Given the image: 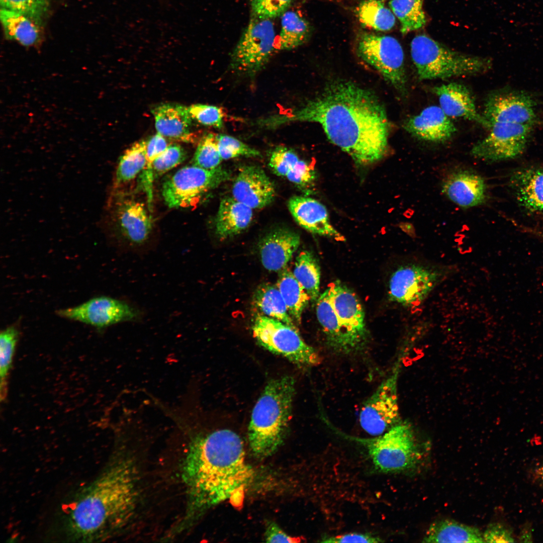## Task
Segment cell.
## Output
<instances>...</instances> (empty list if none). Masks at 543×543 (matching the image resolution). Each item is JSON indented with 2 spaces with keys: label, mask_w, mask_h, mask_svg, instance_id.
Here are the masks:
<instances>
[{
  "label": "cell",
  "mask_w": 543,
  "mask_h": 543,
  "mask_svg": "<svg viewBox=\"0 0 543 543\" xmlns=\"http://www.w3.org/2000/svg\"><path fill=\"white\" fill-rule=\"evenodd\" d=\"M296 122L320 125L330 142L359 164L378 161L387 150L390 124L384 106L373 92L350 80H332L291 113L261 120L265 129Z\"/></svg>",
  "instance_id": "1"
},
{
  "label": "cell",
  "mask_w": 543,
  "mask_h": 543,
  "mask_svg": "<svg viewBox=\"0 0 543 543\" xmlns=\"http://www.w3.org/2000/svg\"><path fill=\"white\" fill-rule=\"evenodd\" d=\"M253 477L241 437L227 429L192 437L182 467L188 496L187 526L204 510L225 501L239 505Z\"/></svg>",
  "instance_id": "2"
},
{
  "label": "cell",
  "mask_w": 543,
  "mask_h": 543,
  "mask_svg": "<svg viewBox=\"0 0 543 543\" xmlns=\"http://www.w3.org/2000/svg\"><path fill=\"white\" fill-rule=\"evenodd\" d=\"M139 473L132 458L120 455L66 507L68 539L93 541L109 537L134 517L140 499Z\"/></svg>",
  "instance_id": "3"
},
{
  "label": "cell",
  "mask_w": 543,
  "mask_h": 543,
  "mask_svg": "<svg viewBox=\"0 0 543 543\" xmlns=\"http://www.w3.org/2000/svg\"><path fill=\"white\" fill-rule=\"evenodd\" d=\"M295 381L290 376L270 380L252 410L248 429V441L254 456L273 454L285 439L292 415Z\"/></svg>",
  "instance_id": "4"
},
{
  "label": "cell",
  "mask_w": 543,
  "mask_h": 543,
  "mask_svg": "<svg viewBox=\"0 0 543 543\" xmlns=\"http://www.w3.org/2000/svg\"><path fill=\"white\" fill-rule=\"evenodd\" d=\"M411 55L421 80L476 75L491 66L486 58L453 51L424 34L412 40Z\"/></svg>",
  "instance_id": "5"
},
{
  "label": "cell",
  "mask_w": 543,
  "mask_h": 543,
  "mask_svg": "<svg viewBox=\"0 0 543 543\" xmlns=\"http://www.w3.org/2000/svg\"><path fill=\"white\" fill-rule=\"evenodd\" d=\"M456 270L454 265L410 261L398 266L391 275L389 299L405 308L418 307Z\"/></svg>",
  "instance_id": "6"
},
{
  "label": "cell",
  "mask_w": 543,
  "mask_h": 543,
  "mask_svg": "<svg viewBox=\"0 0 543 543\" xmlns=\"http://www.w3.org/2000/svg\"><path fill=\"white\" fill-rule=\"evenodd\" d=\"M351 439L366 448L375 468L382 473L411 469L417 465L420 457L413 430L406 422H400L374 437Z\"/></svg>",
  "instance_id": "7"
},
{
  "label": "cell",
  "mask_w": 543,
  "mask_h": 543,
  "mask_svg": "<svg viewBox=\"0 0 543 543\" xmlns=\"http://www.w3.org/2000/svg\"><path fill=\"white\" fill-rule=\"evenodd\" d=\"M252 331L259 344L299 367H312L321 362L319 354L304 341L295 326L258 314Z\"/></svg>",
  "instance_id": "8"
},
{
  "label": "cell",
  "mask_w": 543,
  "mask_h": 543,
  "mask_svg": "<svg viewBox=\"0 0 543 543\" xmlns=\"http://www.w3.org/2000/svg\"><path fill=\"white\" fill-rule=\"evenodd\" d=\"M356 50L363 62L378 72L400 94L407 95L404 51L396 38L364 33L357 41Z\"/></svg>",
  "instance_id": "9"
},
{
  "label": "cell",
  "mask_w": 543,
  "mask_h": 543,
  "mask_svg": "<svg viewBox=\"0 0 543 543\" xmlns=\"http://www.w3.org/2000/svg\"><path fill=\"white\" fill-rule=\"evenodd\" d=\"M230 173L221 166L206 169L194 165L184 166L162 184L161 194L170 208H189L202 196L230 178Z\"/></svg>",
  "instance_id": "10"
},
{
  "label": "cell",
  "mask_w": 543,
  "mask_h": 543,
  "mask_svg": "<svg viewBox=\"0 0 543 543\" xmlns=\"http://www.w3.org/2000/svg\"><path fill=\"white\" fill-rule=\"evenodd\" d=\"M275 31L270 19L251 20L242 33L231 56L235 71L252 76L263 68L275 48Z\"/></svg>",
  "instance_id": "11"
},
{
  "label": "cell",
  "mask_w": 543,
  "mask_h": 543,
  "mask_svg": "<svg viewBox=\"0 0 543 543\" xmlns=\"http://www.w3.org/2000/svg\"><path fill=\"white\" fill-rule=\"evenodd\" d=\"M56 313L61 317L101 329L121 323L140 322L144 317L143 312L132 303L106 296L59 309Z\"/></svg>",
  "instance_id": "12"
},
{
  "label": "cell",
  "mask_w": 543,
  "mask_h": 543,
  "mask_svg": "<svg viewBox=\"0 0 543 543\" xmlns=\"http://www.w3.org/2000/svg\"><path fill=\"white\" fill-rule=\"evenodd\" d=\"M397 371H394L383 380L360 410V425L371 435H380L400 422L397 392Z\"/></svg>",
  "instance_id": "13"
},
{
  "label": "cell",
  "mask_w": 543,
  "mask_h": 543,
  "mask_svg": "<svg viewBox=\"0 0 543 543\" xmlns=\"http://www.w3.org/2000/svg\"><path fill=\"white\" fill-rule=\"evenodd\" d=\"M531 128L519 124H494L489 128V134L474 145L471 154L489 161L517 157L525 149Z\"/></svg>",
  "instance_id": "14"
},
{
  "label": "cell",
  "mask_w": 543,
  "mask_h": 543,
  "mask_svg": "<svg viewBox=\"0 0 543 543\" xmlns=\"http://www.w3.org/2000/svg\"><path fill=\"white\" fill-rule=\"evenodd\" d=\"M327 289L332 306L357 353L362 351L368 343L369 333L359 300L352 290L339 281L331 283Z\"/></svg>",
  "instance_id": "15"
},
{
  "label": "cell",
  "mask_w": 543,
  "mask_h": 543,
  "mask_svg": "<svg viewBox=\"0 0 543 543\" xmlns=\"http://www.w3.org/2000/svg\"><path fill=\"white\" fill-rule=\"evenodd\" d=\"M489 125L495 123H514L530 127L534 124L536 115L534 103L526 94L501 90L492 93L487 99L482 114Z\"/></svg>",
  "instance_id": "16"
},
{
  "label": "cell",
  "mask_w": 543,
  "mask_h": 543,
  "mask_svg": "<svg viewBox=\"0 0 543 543\" xmlns=\"http://www.w3.org/2000/svg\"><path fill=\"white\" fill-rule=\"evenodd\" d=\"M232 197L252 209H261L274 200L276 189L264 170L255 165L242 167L232 188Z\"/></svg>",
  "instance_id": "17"
},
{
  "label": "cell",
  "mask_w": 543,
  "mask_h": 543,
  "mask_svg": "<svg viewBox=\"0 0 543 543\" xmlns=\"http://www.w3.org/2000/svg\"><path fill=\"white\" fill-rule=\"evenodd\" d=\"M115 216L123 239L129 250H136L145 245L151 236V217L144 204L133 199L120 201Z\"/></svg>",
  "instance_id": "18"
},
{
  "label": "cell",
  "mask_w": 543,
  "mask_h": 543,
  "mask_svg": "<svg viewBox=\"0 0 543 543\" xmlns=\"http://www.w3.org/2000/svg\"><path fill=\"white\" fill-rule=\"evenodd\" d=\"M296 222L311 233L343 241L344 237L330 222L325 207L317 200L306 196H294L288 203Z\"/></svg>",
  "instance_id": "19"
},
{
  "label": "cell",
  "mask_w": 543,
  "mask_h": 543,
  "mask_svg": "<svg viewBox=\"0 0 543 543\" xmlns=\"http://www.w3.org/2000/svg\"><path fill=\"white\" fill-rule=\"evenodd\" d=\"M300 244L299 235L292 230L279 228L271 231L258 245L262 265L269 271H281L287 266Z\"/></svg>",
  "instance_id": "20"
},
{
  "label": "cell",
  "mask_w": 543,
  "mask_h": 543,
  "mask_svg": "<svg viewBox=\"0 0 543 543\" xmlns=\"http://www.w3.org/2000/svg\"><path fill=\"white\" fill-rule=\"evenodd\" d=\"M403 127L416 137L431 142H443L456 133L454 124L440 107L431 106L404 121Z\"/></svg>",
  "instance_id": "21"
},
{
  "label": "cell",
  "mask_w": 543,
  "mask_h": 543,
  "mask_svg": "<svg viewBox=\"0 0 543 543\" xmlns=\"http://www.w3.org/2000/svg\"><path fill=\"white\" fill-rule=\"evenodd\" d=\"M441 189L450 200L464 208L480 205L486 198L485 180L470 170L452 172L443 182Z\"/></svg>",
  "instance_id": "22"
},
{
  "label": "cell",
  "mask_w": 543,
  "mask_h": 543,
  "mask_svg": "<svg viewBox=\"0 0 543 543\" xmlns=\"http://www.w3.org/2000/svg\"><path fill=\"white\" fill-rule=\"evenodd\" d=\"M433 92L438 97L440 107L448 117L462 118L489 128V125L476 109L473 98L464 85L451 82L435 86Z\"/></svg>",
  "instance_id": "23"
},
{
  "label": "cell",
  "mask_w": 543,
  "mask_h": 543,
  "mask_svg": "<svg viewBox=\"0 0 543 543\" xmlns=\"http://www.w3.org/2000/svg\"><path fill=\"white\" fill-rule=\"evenodd\" d=\"M316 312L329 347L338 354L350 355L357 353L332 306L328 289L320 294L317 299Z\"/></svg>",
  "instance_id": "24"
},
{
  "label": "cell",
  "mask_w": 543,
  "mask_h": 543,
  "mask_svg": "<svg viewBox=\"0 0 543 543\" xmlns=\"http://www.w3.org/2000/svg\"><path fill=\"white\" fill-rule=\"evenodd\" d=\"M151 112L157 133L184 142H194L195 137L190 131L192 118L189 108L168 103L156 106Z\"/></svg>",
  "instance_id": "25"
},
{
  "label": "cell",
  "mask_w": 543,
  "mask_h": 543,
  "mask_svg": "<svg viewBox=\"0 0 543 543\" xmlns=\"http://www.w3.org/2000/svg\"><path fill=\"white\" fill-rule=\"evenodd\" d=\"M511 185L523 208L530 212L543 213V168L517 170L511 178Z\"/></svg>",
  "instance_id": "26"
},
{
  "label": "cell",
  "mask_w": 543,
  "mask_h": 543,
  "mask_svg": "<svg viewBox=\"0 0 543 543\" xmlns=\"http://www.w3.org/2000/svg\"><path fill=\"white\" fill-rule=\"evenodd\" d=\"M252 209L236 200L225 197L220 201L215 220V233L220 240L234 236L250 224Z\"/></svg>",
  "instance_id": "27"
},
{
  "label": "cell",
  "mask_w": 543,
  "mask_h": 543,
  "mask_svg": "<svg viewBox=\"0 0 543 543\" xmlns=\"http://www.w3.org/2000/svg\"><path fill=\"white\" fill-rule=\"evenodd\" d=\"M0 18L7 39L15 40L26 47L40 44L42 20L3 8Z\"/></svg>",
  "instance_id": "28"
},
{
  "label": "cell",
  "mask_w": 543,
  "mask_h": 543,
  "mask_svg": "<svg viewBox=\"0 0 543 543\" xmlns=\"http://www.w3.org/2000/svg\"><path fill=\"white\" fill-rule=\"evenodd\" d=\"M423 542H483V534L480 530L450 520H442L433 523L429 527L422 541Z\"/></svg>",
  "instance_id": "29"
},
{
  "label": "cell",
  "mask_w": 543,
  "mask_h": 543,
  "mask_svg": "<svg viewBox=\"0 0 543 543\" xmlns=\"http://www.w3.org/2000/svg\"><path fill=\"white\" fill-rule=\"evenodd\" d=\"M276 286L292 319L300 323L303 311L310 301L308 294L287 267L279 272Z\"/></svg>",
  "instance_id": "30"
},
{
  "label": "cell",
  "mask_w": 543,
  "mask_h": 543,
  "mask_svg": "<svg viewBox=\"0 0 543 543\" xmlns=\"http://www.w3.org/2000/svg\"><path fill=\"white\" fill-rule=\"evenodd\" d=\"M253 302L259 314L295 326L276 285L266 283L259 286L254 294Z\"/></svg>",
  "instance_id": "31"
},
{
  "label": "cell",
  "mask_w": 543,
  "mask_h": 543,
  "mask_svg": "<svg viewBox=\"0 0 543 543\" xmlns=\"http://www.w3.org/2000/svg\"><path fill=\"white\" fill-rule=\"evenodd\" d=\"M146 163V141L134 143L121 156L114 177L117 188L134 180L143 170Z\"/></svg>",
  "instance_id": "32"
},
{
  "label": "cell",
  "mask_w": 543,
  "mask_h": 543,
  "mask_svg": "<svg viewBox=\"0 0 543 543\" xmlns=\"http://www.w3.org/2000/svg\"><path fill=\"white\" fill-rule=\"evenodd\" d=\"M310 33V25L307 20L296 12L287 11L282 17L279 48L290 50L298 47L308 40Z\"/></svg>",
  "instance_id": "33"
},
{
  "label": "cell",
  "mask_w": 543,
  "mask_h": 543,
  "mask_svg": "<svg viewBox=\"0 0 543 543\" xmlns=\"http://www.w3.org/2000/svg\"><path fill=\"white\" fill-rule=\"evenodd\" d=\"M296 279L308 294L310 301L316 302L320 296V266L313 254L304 250L296 257L293 272Z\"/></svg>",
  "instance_id": "34"
},
{
  "label": "cell",
  "mask_w": 543,
  "mask_h": 543,
  "mask_svg": "<svg viewBox=\"0 0 543 543\" xmlns=\"http://www.w3.org/2000/svg\"><path fill=\"white\" fill-rule=\"evenodd\" d=\"M423 0H391L389 5L401 23L403 34L419 30L426 24Z\"/></svg>",
  "instance_id": "35"
},
{
  "label": "cell",
  "mask_w": 543,
  "mask_h": 543,
  "mask_svg": "<svg viewBox=\"0 0 543 543\" xmlns=\"http://www.w3.org/2000/svg\"><path fill=\"white\" fill-rule=\"evenodd\" d=\"M357 14L361 23L377 31L390 30L395 24V16L380 0H364L358 7Z\"/></svg>",
  "instance_id": "36"
},
{
  "label": "cell",
  "mask_w": 543,
  "mask_h": 543,
  "mask_svg": "<svg viewBox=\"0 0 543 543\" xmlns=\"http://www.w3.org/2000/svg\"><path fill=\"white\" fill-rule=\"evenodd\" d=\"M20 330L16 324L7 327L0 335V376L1 399L4 400L7 395V379L12 367L16 345L20 336Z\"/></svg>",
  "instance_id": "37"
},
{
  "label": "cell",
  "mask_w": 543,
  "mask_h": 543,
  "mask_svg": "<svg viewBox=\"0 0 543 543\" xmlns=\"http://www.w3.org/2000/svg\"><path fill=\"white\" fill-rule=\"evenodd\" d=\"M169 144L165 137L157 133L146 141V163L143 170L142 182L145 189L149 206L152 201V184L154 180L152 165L154 161L167 148Z\"/></svg>",
  "instance_id": "38"
},
{
  "label": "cell",
  "mask_w": 543,
  "mask_h": 543,
  "mask_svg": "<svg viewBox=\"0 0 543 543\" xmlns=\"http://www.w3.org/2000/svg\"><path fill=\"white\" fill-rule=\"evenodd\" d=\"M222 160L216 136L209 133L203 136L193 156L192 164L211 170L220 166Z\"/></svg>",
  "instance_id": "39"
},
{
  "label": "cell",
  "mask_w": 543,
  "mask_h": 543,
  "mask_svg": "<svg viewBox=\"0 0 543 543\" xmlns=\"http://www.w3.org/2000/svg\"><path fill=\"white\" fill-rule=\"evenodd\" d=\"M217 143L222 160L240 156L261 157L260 152L234 137L225 135H216Z\"/></svg>",
  "instance_id": "40"
},
{
  "label": "cell",
  "mask_w": 543,
  "mask_h": 543,
  "mask_svg": "<svg viewBox=\"0 0 543 543\" xmlns=\"http://www.w3.org/2000/svg\"><path fill=\"white\" fill-rule=\"evenodd\" d=\"M186 157L187 153L181 146L178 144L169 145L152 164L153 179L159 177L182 163Z\"/></svg>",
  "instance_id": "41"
},
{
  "label": "cell",
  "mask_w": 543,
  "mask_h": 543,
  "mask_svg": "<svg viewBox=\"0 0 543 543\" xmlns=\"http://www.w3.org/2000/svg\"><path fill=\"white\" fill-rule=\"evenodd\" d=\"M1 8L42 20L49 8V0H0Z\"/></svg>",
  "instance_id": "42"
},
{
  "label": "cell",
  "mask_w": 543,
  "mask_h": 543,
  "mask_svg": "<svg viewBox=\"0 0 543 543\" xmlns=\"http://www.w3.org/2000/svg\"><path fill=\"white\" fill-rule=\"evenodd\" d=\"M189 110L192 119L199 123L219 129L223 127L224 114L221 108L197 104L190 106Z\"/></svg>",
  "instance_id": "43"
},
{
  "label": "cell",
  "mask_w": 543,
  "mask_h": 543,
  "mask_svg": "<svg viewBox=\"0 0 543 543\" xmlns=\"http://www.w3.org/2000/svg\"><path fill=\"white\" fill-rule=\"evenodd\" d=\"M299 159L297 153L293 150L285 146H278L272 152L268 165L277 175L286 177Z\"/></svg>",
  "instance_id": "44"
},
{
  "label": "cell",
  "mask_w": 543,
  "mask_h": 543,
  "mask_svg": "<svg viewBox=\"0 0 543 543\" xmlns=\"http://www.w3.org/2000/svg\"><path fill=\"white\" fill-rule=\"evenodd\" d=\"M286 177L298 188L310 192L314 185L316 175L311 165L300 159L289 171Z\"/></svg>",
  "instance_id": "45"
},
{
  "label": "cell",
  "mask_w": 543,
  "mask_h": 543,
  "mask_svg": "<svg viewBox=\"0 0 543 543\" xmlns=\"http://www.w3.org/2000/svg\"><path fill=\"white\" fill-rule=\"evenodd\" d=\"M293 0H251V10L255 18L271 19L283 15Z\"/></svg>",
  "instance_id": "46"
},
{
  "label": "cell",
  "mask_w": 543,
  "mask_h": 543,
  "mask_svg": "<svg viewBox=\"0 0 543 543\" xmlns=\"http://www.w3.org/2000/svg\"><path fill=\"white\" fill-rule=\"evenodd\" d=\"M484 542H514L513 531L508 526L500 523L490 524L483 534Z\"/></svg>",
  "instance_id": "47"
},
{
  "label": "cell",
  "mask_w": 543,
  "mask_h": 543,
  "mask_svg": "<svg viewBox=\"0 0 543 543\" xmlns=\"http://www.w3.org/2000/svg\"><path fill=\"white\" fill-rule=\"evenodd\" d=\"M382 539L370 533H348L335 536H325L321 542H380Z\"/></svg>",
  "instance_id": "48"
},
{
  "label": "cell",
  "mask_w": 543,
  "mask_h": 543,
  "mask_svg": "<svg viewBox=\"0 0 543 543\" xmlns=\"http://www.w3.org/2000/svg\"><path fill=\"white\" fill-rule=\"evenodd\" d=\"M265 538L269 542H300L299 538L292 537L284 532L276 523H269L267 525Z\"/></svg>",
  "instance_id": "49"
},
{
  "label": "cell",
  "mask_w": 543,
  "mask_h": 543,
  "mask_svg": "<svg viewBox=\"0 0 543 543\" xmlns=\"http://www.w3.org/2000/svg\"><path fill=\"white\" fill-rule=\"evenodd\" d=\"M532 480L536 485L543 488V465L535 469L532 474Z\"/></svg>",
  "instance_id": "50"
},
{
  "label": "cell",
  "mask_w": 543,
  "mask_h": 543,
  "mask_svg": "<svg viewBox=\"0 0 543 543\" xmlns=\"http://www.w3.org/2000/svg\"><path fill=\"white\" fill-rule=\"evenodd\" d=\"M519 539L521 542H530L531 541V532L530 527L527 526L522 527L521 530Z\"/></svg>",
  "instance_id": "51"
}]
</instances>
